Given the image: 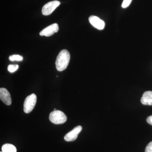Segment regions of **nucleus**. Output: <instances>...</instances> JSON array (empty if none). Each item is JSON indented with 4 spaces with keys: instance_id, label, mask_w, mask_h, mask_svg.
I'll return each mask as SVG.
<instances>
[{
    "instance_id": "dca6fc26",
    "label": "nucleus",
    "mask_w": 152,
    "mask_h": 152,
    "mask_svg": "<svg viewBox=\"0 0 152 152\" xmlns=\"http://www.w3.org/2000/svg\"><path fill=\"white\" fill-rule=\"evenodd\" d=\"M1 152H3L1 151Z\"/></svg>"
},
{
    "instance_id": "ddd939ff",
    "label": "nucleus",
    "mask_w": 152,
    "mask_h": 152,
    "mask_svg": "<svg viewBox=\"0 0 152 152\" xmlns=\"http://www.w3.org/2000/svg\"><path fill=\"white\" fill-rule=\"evenodd\" d=\"M132 1V0H124L122 4V8H126L128 7Z\"/></svg>"
},
{
    "instance_id": "0eeeda50",
    "label": "nucleus",
    "mask_w": 152,
    "mask_h": 152,
    "mask_svg": "<svg viewBox=\"0 0 152 152\" xmlns=\"http://www.w3.org/2000/svg\"><path fill=\"white\" fill-rule=\"evenodd\" d=\"M89 21L94 27L98 30L104 29L105 27L104 22L96 16H90L89 18Z\"/></svg>"
},
{
    "instance_id": "7ed1b4c3",
    "label": "nucleus",
    "mask_w": 152,
    "mask_h": 152,
    "mask_svg": "<svg viewBox=\"0 0 152 152\" xmlns=\"http://www.w3.org/2000/svg\"><path fill=\"white\" fill-rule=\"evenodd\" d=\"M37 101V96L35 94H31L27 97L24 103V112L26 113H31L34 108Z\"/></svg>"
},
{
    "instance_id": "9d476101",
    "label": "nucleus",
    "mask_w": 152,
    "mask_h": 152,
    "mask_svg": "<svg viewBox=\"0 0 152 152\" xmlns=\"http://www.w3.org/2000/svg\"><path fill=\"white\" fill-rule=\"evenodd\" d=\"M1 149L3 152H17L16 148L10 144H5L3 145Z\"/></svg>"
},
{
    "instance_id": "9b49d317",
    "label": "nucleus",
    "mask_w": 152,
    "mask_h": 152,
    "mask_svg": "<svg viewBox=\"0 0 152 152\" xmlns=\"http://www.w3.org/2000/svg\"><path fill=\"white\" fill-rule=\"evenodd\" d=\"M9 59L10 61H23V57L19 55H13L10 56L9 57Z\"/></svg>"
},
{
    "instance_id": "423d86ee",
    "label": "nucleus",
    "mask_w": 152,
    "mask_h": 152,
    "mask_svg": "<svg viewBox=\"0 0 152 152\" xmlns=\"http://www.w3.org/2000/svg\"><path fill=\"white\" fill-rule=\"evenodd\" d=\"M58 25L57 23H54L42 30L40 32V35L50 37L53 35L55 33L58 32Z\"/></svg>"
},
{
    "instance_id": "f8f14e48",
    "label": "nucleus",
    "mask_w": 152,
    "mask_h": 152,
    "mask_svg": "<svg viewBox=\"0 0 152 152\" xmlns=\"http://www.w3.org/2000/svg\"><path fill=\"white\" fill-rule=\"evenodd\" d=\"M19 66L18 65L10 64L8 66V70L11 73L14 72L18 69Z\"/></svg>"
},
{
    "instance_id": "20e7f679",
    "label": "nucleus",
    "mask_w": 152,
    "mask_h": 152,
    "mask_svg": "<svg viewBox=\"0 0 152 152\" xmlns=\"http://www.w3.org/2000/svg\"><path fill=\"white\" fill-rule=\"evenodd\" d=\"M61 3L58 1H52L47 3L42 9V13L44 15H50L60 5Z\"/></svg>"
},
{
    "instance_id": "f03ea898",
    "label": "nucleus",
    "mask_w": 152,
    "mask_h": 152,
    "mask_svg": "<svg viewBox=\"0 0 152 152\" xmlns=\"http://www.w3.org/2000/svg\"><path fill=\"white\" fill-rule=\"evenodd\" d=\"M67 117L63 112L60 110H54L49 116V120L55 124H61L65 123L67 121Z\"/></svg>"
},
{
    "instance_id": "2eb2a0df",
    "label": "nucleus",
    "mask_w": 152,
    "mask_h": 152,
    "mask_svg": "<svg viewBox=\"0 0 152 152\" xmlns=\"http://www.w3.org/2000/svg\"><path fill=\"white\" fill-rule=\"evenodd\" d=\"M147 122L148 124L152 126V115L148 117L147 118Z\"/></svg>"
},
{
    "instance_id": "f257e3e1",
    "label": "nucleus",
    "mask_w": 152,
    "mask_h": 152,
    "mask_svg": "<svg viewBox=\"0 0 152 152\" xmlns=\"http://www.w3.org/2000/svg\"><path fill=\"white\" fill-rule=\"evenodd\" d=\"M70 59V55L66 50H62L59 53L56 61L57 70L61 72L67 67Z\"/></svg>"
},
{
    "instance_id": "6e6552de",
    "label": "nucleus",
    "mask_w": 152,
    "mask_h": 152,
    "mask_svg": "<svg viewBox=\"0 0 152 152\" xmlns=\"http://www.w3.org/2000/svg\"><path fill=\"white\" fill-rule=\"evenodd\" d=\"M0 99L2 102L7 105H10L12 104L10 94L5 88H0Z\"/></svg>"
},
{
    "instance_id": "1a4fd4ad",
    "label": "nucleus",
    "mask_w": 152,
    "mask_h": 152,
    "mask_svg": "<svg viewBox=\"0 0 152 152\" xmlns=\"http://www.w3.org/2000/svg\"><path fill=\"white\" fill-rule=\"evenodd\" d=\"M142 104L146 105H152V91L145 92L141 99Z\"/></svg>"
},
{
    "instance_id": "4468645a",
    "label": "nucleus",
    "mask_w": 152,
    "mask_h": 152,
    "mask_svg": "<svg viewBox=\"0 0 152 152\" xmlns=\"http://www.w3.org/2000/svg\"><path fill=\"white\" fill-rule=\"evenodd\" d=\"M145 152H152V141L150 142L146 147Z\"/></svg>"
},
{
    "instance_id": "39448f33",
    "label": "nucleus",
    "mask_w": 152,
    "mask_h": 152,
    "mask_svg": "<svg viewBox=\"0 0 152 152\" xmlns=\"http://www.w3.org/2000/svg\"><path fill=\"white\" fill-rule=\"evenodd\" d=\"M82 130V127L78 126L73 129L72 131L66 134L64 139L67 142L74 141L77 139L78 135Z\"/></svg>"
}]
</instances>
